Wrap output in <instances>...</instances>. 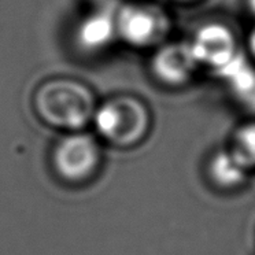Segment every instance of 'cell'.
Segmentation results:
<instances>
[{"instance_id": "cell-1", "label": "cell", "mask_w": 255, "mask_h": 255, "mask_svg": "<svg viewBox=\"0 0 255 255\" xmlns=\"http://www.w3.org/2000/svg\"><path fill=\"white\" fill-rule=\"evenodd\" d=\"M96 109L92 89L73 78L48 80L33 95L34 113L44 124L56 129L81 130L94 121Z\"/></svg>"}, {"instance_id": "cell-2", "label": "cell", "mask_w": 255, "mask_h": 255, "mask_svg": "<svg viewBox=\"0 0 255 255\" xmlns=\"http://www.w3.org/2000/svg\"><path fill=\"white\" fill-rule=\"evenodd\" d=\"M94 125L107 143L128 148L139 144L150 129V111L132 95H117L98 106Z\"/></svg>"}, {"instance_id": "cell-3", "label": "cell", "mask_w": 255, "mask_h": 255, "mask_svg": "<svg viewBox=\"0 0 255 255\" xmlns=\"http://www.w3.org/2000/svg\"><path fill=\"white\" fill-rule=\"evenodd\" d=\"M51 165L56 177L69 185H83L99 172L102 148L95 136L72 132L62 137L51 154Z\"/></svg>"}, {"instance_id": "cell-4", "label": "cell", "mask_w": 255, "mask_h": 255, "mask_svg": "<svg viewBox=\"0 0 255 255\" xmlns=\"http://www.w3.org/2000/svg\"><path fill=\"white\" fill-rule=\"evenodd\" d=\"M117 33L127 44L150 48L163 44L172 21L163 7L150 1L128 3L116 11Z\"/></svg>"}, {"instance_id": "cell-5", "label": "cell", "mask_w": 255, "mask_h": 255, "mask_svg": "<svg viewBox=\"0 0 255 255\" xmlns=\"http://www.w3.org/2000/svg\"><path fill=\"white\" fill-rule=\"evenodd\" d=\"M199 66L218 73L239 55L238 41L231 29L220 22L202 25L189 41Z\"/></svg>"}, {"instance_id": "cell-6", "label": "cell", "mask_w": 255, "mask_h": 255, "mask_svg": "<svg viewBox=\"0 0 255 255\" xmlns=\"http://www.w3.org/2000/svg\"><path fill=\"white\" fill-rule=\"evenodd\" d=\"M199 63L189 41H173L158 45L151 58L152 76L167 87H181L194 77Z\"/></svg>"}, {"instance_id": "cell-7", "label": "cell", "mask_w": 255, "mask_h": 255, "mask_svg": "<svg viewBox=\"0 0 255 255\" xmlns=\"http://www.w3.org/2000/svg\"><path fill=\"white\" fill-rule=\"evenodd\" d=\"M116 37H118L116 12L110 7H100L88 14L80 22L76 33L78 44L91 52L103 50L110 45Z\"/></svg>"}, {"instance_id": "cell-8", "label": "cell", "mask_w": 255, "mask_h": 255, "mask_svg": "<svg viewBox=\"0 0 255 255\" xmlns=\"http://www.w3.org/2000/svg\"><path fill=\"white\" fill-rule=\"evenodd\" d=\"M229 88L233 96L242 105L255 113V66L240 52L224 70L218 73Z\"/></svg>"}, {"instance_id": "cell-9", "label": "cell", "mask_w": 255, "mask_h": 255, "mask_svg": "<svg viewBox=\"0 0 255 255\" xmlns=\"http://www.w3.org/2000/svg\"><path fill=\"white\" fill-rule=\"evenodd\" d=\"M247 174L249 170L238 161L229 148L214 152L207 163V176L211 184L222 191L242 187Z\"/></svg>"}, {"instance_id": "cell-10", "label": "cell", "mask_w": 255, "mask_h": 255, "mask_svg": "<svg viewBox=\"0 0 255 255\" xmlns=\"http://www.w3.org/2000/svg\"><path fill=\"white\" fill-rule=\"evenodd\" d=\"M229 150L249 172L255 169V121L246 122L235 130Z\"/></svg>"}, {"instance_id": "cell-11", "label": "cell", "mask_w": 255, "mask_h": 255, "mask_svg": "<svg viewBox=\"0 0 255 255\" xmlns=\"http://www.w3.org/2000/svg\"><path fill=\"white\" fill-rule=\"evenodd\" d=\"M247 48L250 51V55L254 58L255 61V26L253 28V30L250 32L249 40H247Z\"/></svg>"}, {"instance_id": "cell-12", "label": "cell", "mask_w": 255, "mask_h": 255, "mask_svg": "<svg viewBox=\"0 0 255 255\" xmlns=\"http://www.w3.org/2000/svg\"><path fill=\"white\" fill-rule=\"evenodd\" d=\"M247 6H249L250 12L255 17V0H247Z\"/></svg>"}, {"instance_id": "cell-13", "label": "cell", "mask_w": 255, "mask_h": 255, "mask_svg": "<svg viewBox=\"0 0 255 255\" xmlns=\"http://www.w3.org/2000/svg\"><path fill=\"white\" fill-rule=\"evenodd\" d=\"M178 1H194V0H178Z\"/></svg>"}, {"instance_id": "cell-14", "label": "cell", "mask_w": 255, "mask_h": 255, "mask_svg": "<svg viewBox=\"0 0 255 255\" xmlns=\"http://www.w3.org/2000/svg\"><path fill=\"white\" fill-rule=\"evenodd\" d=\"M99 1H103V0H99Z\"/></svg>"}]
</instances>
